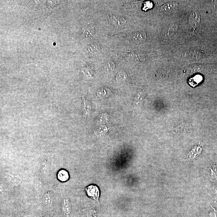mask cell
Listing matches in <instances>:
<instances>
[{
  "label": "cell",
  "instance_id": "obj_1",
  "mask_svg": "<svg viewBox=\"0 0 217 217\" xmlns=\"http://www.w3.org/2000/svg\"><path fill=\"white\" fill-rule=\"evenodd\" d=\"M107 18L111 26L117 29L122 28L126 22L123 17L114 14L109 15Z\"/></svg>",
  "mask_w": 217,
  "mask_h": 217
},
{
  "label": "cell",
  "instance_id": "obj_2",
  "mask_svg": "<svg viewBox=\"0 0 217 217\" xmlns=\"http://www.w3.org/2000/svg\"><path fill=\"white\" fill-rule=\"evenodd\" d=\"M146 34L142 30H138L132 32L130 36V41L136 44L144 43L146 40Z\"/></svg>",
  "mask_w": 217,
  "mask_h": 217
},
{
  "label": "cell",
  "instance_id": "obj_3",
  "mask_svg": "<svg viewBox=\"0 0 217 217\" xmlns=\"http://www.w3.org/2000/svg\"><path fill=\"white\" fill-rule=\"evenodd\" d=\"M201 18L198 12H192L190 15L189 18V23L191 29L193 31L196 30L199 27L200 23Z\"/></svg>",
  "mask_w": 217,
  "mask_h": 217
},
{
  "label": "cell",
  "instance_id": "obj_4",
  "mask_svg": "<svg viewBox=\"0 0 217 217\" xmlns=\"http://www.w3.org/2000/svg\"><path fill=\"white\" fill-rule=\"evenodd\" d=\"M87 194L93 199L98 200L99 197V190L96 186L91 185L86 188Z\"/></svg>",
  "mask_w": 217,
  "mask_h": 217
},
{
  "label": "cell",
  "instance_id": "obj_5",
  "mask_svg": "<svg viewBox=\"0 0 217 217\" xmlns=\"http://www.w3.org/2000/svg\"><path fill=\"white\" fill-rule=\"evenodd\" d=\"M201 53L196 50H189L183 53V57L189 60L199 59L201 57Z\"/></svg>",
  "mask_w": 217,
  "mask_h": 217
},
{
  "label": "cell",
  "instance_id": "obj_6",
  "mask_svg": "<svg viewBox=\"0 0 217 217\" xmlns=\"http://www.w3.org/2000/svg\"><path fill=\"white\" fill-rule=\"evenodd\" d=\"M178 6V4L176 2L166 3L160 7V11L162 13H170L176 9Z\"/></svg>",
  "mask_w": 217,
  "mask_h": 217
},
{
  "label": "cell",
  "instance_id": "obj_7",
  "mask_svg": "<svg viewBox=\"0 0 217 217\" xmlns=\"http://www.w3.org/2000/svg\"><path fill=\"white\" fill-rule=\"evenodd\" d=\"M126 56L128 59L133 61L143 62L145 60V56L142 53L136 52H128Z\"/></svg>",
  "mask_w": 217,
  "mask_h": 217
},
{
  "label": "cell",
  "instance_id": "obj_8",
  "mask_svg": "<svg viewBox=\"0 0 217 217\" xmlns=\"http://www.w3.org/2000/svg\"><path fill=\"white\" fill-rule=\"evenodd\" d=\"M178 25L176 23L173 24L168 27L167 30L162 34V37L164 39H167L170 38L177 31Z\"/></svg>",
  "mask_w": 217,
  "mask_h": 217
},
{
  "label": "cell",
  "instance_id": "obj_9",
  "mask_svg": "<svg viewBox=\"0 0 217 217\" xmlns=\"http://www.w3.org/2000/svg\"><path fill=\"white\" fill-rule=\"evenodd\" d=\"M57 178L61 182L67 181L69 178V174L66 170L61 169L57 172Z\"/></svg>",
  "mask_w": 217,
  "mask_h": 217
},
{
  "label": "cell",
  "instance_id": "obj_10",
  "mask_svg": "<svg viewBox=\"0 0 217 217\" xmlns=\"http://www.w3.org/2000/svg\"><path fill=\"white\" fill-rule=\"evenodd\" d=\"M53 201V196L51 193H46L44 196L43 199V205L46 207H49L52 204Z\"/></svg>",
  "mask_w": 217,
  "mask_h": 217
},
{
  "label": "cell",
  "instance_id": "obj_11",
  "mask_svg": "<svg viewBox=\"0 0 217 217\" xmlns=\"http://www.w3.org/2000/svg\"><path fill=\"white\" fill-rule=\"evenodd\" d=\"M84 107V117L87 119V117H89L90 112L91 110V105L87 99L85 98H83Z\"/></svg>",
  "mask_w": 217,
  "mask_h": 217
},
{
  "label": "cell",
  "instance_id": "obj_12",
  "mask_svg": "<svg viewBox=\"0 0 217 217\" xmlns=\"http://www.w3.org/2000/svg\"><path fill=\"white\" fill-rule=\"evenodd\" d=\"M128 78V74L124 72H121L117 74L116 76V80L119 82H122L126 81Z\"/></svg>",
  "mask_w": 217,
  "mask_h": 217
},
{
  "label": "cell",
  "instance_id": "obj_13",
  "mask_svg": "<svg viewBox=\"0 0 217 217\" xmlns=\"http://www.w3.org/2000/svg\"><path fill=\"white\" fill-rule=\"evenodd\" d=\"M104 69L107 72L112 71L115 69V63L112 61H107L103 65Z\"/></svg>",
  "mask_w": 217,
  "mask_h": 217
},
{
  "label": "cell",
  "instance_id": "obj_14",
  "mask_svg": "<svg viewBox=\"0 0 217 217\" xmlns=\"http://www.w3.org/2000/svg\"><path fill=\"white\" fill-rule=\"evenodd\" d=\"M100 49V47L98 44L97 43H91L89 45V50L92 53H96L99 52Z\"/></svg>",
  "mask_w": 217,
  "mask_h": 217
},
{
  "label": "cell",
  "instance_id": "obj_15",
  "mask_svg": "<svg viewBox=\"0 0 217 217\" xmlns=\"http://www.w3.org/2000/svg\"><path fill=\"white\" fill-rule=\"evenodd\" d=\"M202 80V77L199 75H197L191 78L190 80V84L194 87L195 86L197 85Z\"/></svg>",
  "mask_w": 217,
  "mask_h": 217
},
{
  "label": "cell",
  "instance_id": "obj_16",
  "mask_svg": "<svg viewBox=\"0 0 217 217\" xmlns=\"http://www.w3.org/2000/svg\"><path fill=\"white\" fill-rule=\"evenodd\" d=\"M62 210L66 214L69 215L70 212V206L67 200H64Z\"/></svg>",
  "mask_w": 217,
  "mask_h": 217
},
{
  "label": "cell",
  "instance_id": "obj_17",
  "mask_svg": "<svg viewBox=\"0 0 217 217\" xmlns=\"http://www.w3.org/2000/svg\"><path fill=\"white\" fill-rule=\"evenodd\" d=\"M110 93V91L107 89L103 88L101 89L97 92V95L99 97H106Z\"/></svg>",
  "mask_w": 217,
  "mask_h": 217
},
{
  "label": "cell",
  "instance_id": "obj_18",
  "mask_svg": "<svg viewBox=\"0 0 217 217\" xmlns=\"http://www.w3.org/2000/svg\"><path fill=\"white\" fill-rule=\"evenodd\" d=\"M211 8L213 13L216 16H217V1H211Z\"/></svg>",
  "mask_w": 217,
  "mask_h": 217
},
{
  "label": "cell",
  "instance_id": "obj_19",
  "mask_svg": "<svg viewBox=\"0 0 217 217\" xmlns=\"http://www.w3.org/2000/svg\"><path fill=\"white\" fill-rule=\"evenodd\" d=\"M83 72L86 77L89 78H92L93 75L92 72L91 70V69L85 68L84 69Z\"/></svg>",
  "mask_w": 217,
  "mask_h": 217
},
{
  "label": "cell",
  "instance_id": "obj_20",
  "mask_svg": "<svg viewBox=\"0 0 217 217\" xmlns=\"http://www.w3.org/2000/svg\"><path fill=\"white\" fill-rule=\"evenodd\" d=\"M107 115L105 114H102V116L99 118V120L98 121L99 122L103 123L105 122V121L107 120Z\"/></svg>",
  "mask_w": 217,
  "mask_h": 217
},
{
  "label": "cell",
  "instance_id": "obj_21",
  "mask_svg": "<svg viewBox=\"0 0 217 217\" xmlns=\"http://www.w3.org/2000/svg\"><path fill=\"white\" fill-rule=\"evenodd\" d=\"M213 209V210L211 211L210 212V217H217V211L215 210L212 207Z\"/></svg>",
  "mask_w": 217,
  "mask_h": 217
}]
</instances>
